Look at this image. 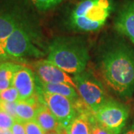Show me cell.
Instances as JSON below:
<instances>
[{"label":"cell","mask_w":134,"mask_h":134,"mask_svg":"<svg viewBox=\"0 0 134 134\" xmlns=\"http://www.w3.org/2000/svg\"><path fill=\"white\" fill-rule=\"evenodd\" d=\"M13 86L19 92V100H26L35 94V77L34 72L28 67L20 66L13 80Z\"/></svg>","instance_id":"9c48e42d"},{"label":"cell","mask_w":134,"mask_h":134,"mask_svg":"<svg viewBox=\"0 0 134 134\" xmlns=\"http://www.w3.org/2000/svg\"><path fill=\"white\" fill-rule=\"evenodd\" d=\"M102 77L117 96L129 99L134 93V48L122 42L113 43L101 55Z\"/></svg>","instance_id":"6da1fadb"},{"label":"cell","mask_w":134,"mask_h":134,"mask_svg":"<svg viewBox=\"0 0 134 134\" xmlns=\"http://www.w3.org/2000/svg\"><path fill=\"white\" fill-rule=\"evenodd\" d=\"M119 134H134V126L131 128L126 130L124 132H121Z\"/></svg>","instance_id":"d4e9b609"},{"label":"cell","mask_w":134,"mask_h":134,"mask_svg":"<svg viewBox=\"0 0 134 134\" xmlns=\"http://www.w3.org/2000/svg\"><path fill=\"white\" fill-rule=\"evenodd\" d=\"M7 57H8V54H7V53L5 52V49L0 46V58H6Z\"/></svg>","instance_id":"484cf974"},{"label":"cell","mask_w":134,"mask_h":134,"mask_svg":"<svg viewBox=\"0 0 134 134\" xmlns=\"http://www.w3.org/2000/svg\"><path fill=\"white\" fill-rule=\"evenodd\" d=\"M0 134H13L10 129H0Z\"/></svg>","instance_id":"4316f807"},{"label":"cell","mask_w":134,"mask_h":134,"mask_svg":"<svg viewBox=\"0 0 134 134\" xmlns=\"http://www.w3.org/2000/svg\"><path fill=\"white\" fill-rule=\"evenodd\" d=\"M20 65L11 62L0 64V91L13 86V80L16 72Z\"/></svg>","instance_id":"9a60e30c"},{"label":"cell","mask_w":134,"mask_h":134,"mask_svg":"<svg viewBox=\"0 0 134 134\" xmlns=\"http://www.w3.org/2000/svg\"><path fill=\"white\" fill-rule=\"evenodd\" d=\"M40 10H47L60 4L63 0H31Z\"/></svg>","instance_id":"ac0fdd59"},{"label":"cell","mask_w":134,"mask_h":134,"mask_svg":"<svg viewBox=\"0 0 134 134\" xmlns=\"http://www.w3.org/2000/svg\"><path fill=\"white\" fill-rule=\"evenodd\" d=\"M18 25L16 19L11 16H0V46L2 47Z\"/></svg>","instance_id":"2e32d148"},{"label":"cell","mask_w":134,"mask_h":134,"mask_svg":"<svg viewBox=\"0 0 134 134\" xmlns=\"http://www.w3.org/2000/svg\"><path fill=\"white\" fill-rule=\"evenodd\" d=\"M115 30L134 44V0L128 1L121 8L114 22Z\"/></svg>","instance_id":"30bf717a"},{"label":"cell","mask_w":134,"mask_h":134,"mask_svg":"<svg viewBox=\"0 0 134 134\" xmlns=\"http://www.w3.org/2000/svg\"><path fill=\"white\" fill-rule=\"evenodd\" d=\"M15 119L0 108V129H11Z\"/></svg>","instance_id":"d6986e66"},{"label":"cell","mask_w":134,"mask_h":134,"mask_svg":"<svg viewBox=\"0 0 134 134\" xmlns=\"http://www.w3.org/2000/svg\"><path fill=\"white\" fill-rule=\"evenodd\" d=\"M43 102L63 127L66 128L77 116L75 103L66 97L42 91Z\"/></svg>","instance_id":"8992f818"},{"label":"cell","mask_w":134,"mask_h":134,"mask_svg":"<svg viewBox=\"0 0 134 134\" xmlns=\"http://www.w3.org/2000/svg\"><path fill=\"white\" fill-rule=\"evenodd\" d=\"M40 85L42 86V91L55 94L66 97L72 100L74 103L78 100V93L77 92L76 89L73 86L66 83H48L40 82Z\"/></svg>","instance_id":"4fadbf2b"},{"label":"cell","mask_w":134,"mask_h":134,"mask_svg":"<svg viewBox=\"0 0 134 134\" xmlns=\"http://www.w3.org/2000/svg\"><path fill=\"white\" fill-rule=\"evenodd\" d=\"M0 100L7 102H17L19 100V92L14 86H10L5 90L0 91Z\"/></svg>","instance_id":"e0dca14e"},{"label":"cell","mask_w":134,"mask_h":134,"mask_svg":"<svg viewBox=\"0 0 134 134\" xmlns=\"http://www.w3.org/2000/svg\"><path fill=\"white\" fill-rule=\"evenodd\" d=\"M16 103L17 102H7L0 100V108L5 111L7 113H8L10 115H11L15 120H17V115L16 112Z\"/></svg>","instance_id":"44dd1931"},{"label":"cell","mask_w":134,"mask_h":134,"mask_svg":"<svg viewBox=\"0 0 134 134\" xmlns=\"http://www.w3.org/2000/svg\"><path fill=\"white\" fill-rule=\"evenodd\" d=\"M34 121L40 126L45 133L57 130L62 127L44 102L40 105L37 110Z\"/></svg>","instance_id":"8fae6325"},{"label":"cell","mask_w":134,"mask_h":134,"mask_svg":"<svg viewBox=\"0 0 134 134\" xmlns=\"http://www.w3.org/2000/svg\"><path fill=\"white\" fill-rule=\"evenodd\" d=\"M33 67L39 80L48 83H66L76 89L73 78L61 69L48 60H40L33 63Z\"/></svg>","instance_id":"ba28073f"},{"label":"cell","mask_w":134,"mask_h":134,"mask_svg":"<svg viewBox=\"0 0 134 134\" xmlns=\"http://www.w3.org/2000/svg\"><path fill=\"white\" fill-rule=\"evenodd\" d=\"M45 134H67L66 128L61 127L60 128H59L57 130H52V131H48V132H46Z\"/></svg>","instance_id":"cb8c5ba5"},{"label":"cell","mask_w":134,"mask_h":134,"mask_svg":"<svg viewBox=\"0 0 134 134\" xmlns=\"http://www.w3.org/2000/svg\"><path fill=\"white\" fill-rule=\"evenodd\" d=\"M25 127L26 134H45L44 130L34 120L25 122Z\"/></svg>","instance_id":"7402d4cb"},{"label":"cell","mask_w":134,"mask_h":134,"mask_svg":"<svg viewBox=\"0 0 134 134\" xmlns=\"http://www.w3.org/2000/svg\"><path fill=\"white\" fill-rule=\"evenodd\" d=\"M96 120L114 134H119L129 116L127 106L109 98L94 113Z\"/></svg>","instance_id":"5b68a950"},{"label":"cell","mask_w":134,"mask_h":134,"mask_svg":"<svg viewBox=\"0 0 134 134\" xmlns=\"http://www.w3.org/2000/svg\"><path fill=\"white\" fill-rule=\"evenodd\" d=\"M41 104H39L34 96L26 100H18L16 107L17 120L23 123L34 120L37 110Z\"/></svg>","instance_id":"7c38bea8"},{"label":"cell","mask_w":134,"mask_h":134,"mask_svg":"<svg viewBox=\"0 0 134 134\" xmlns=\"http://www.w3.org/2000/svg\"><path fill=\"white\" fill-rule=\"evenodd\" d=\"M92 114H79L66 128L67 134H92L90 119Z\"/></svg>","instance_id":"5bb4252c"},{"label":"cell","mask_w":134,"mask_h":134,"mask_svg":"<svg viewBox=\"0 0 134 134\" xmlns=\"http://www.w3.org/2000/svg\"><path fill=\"white\" fill-rule=\"evenodd\" d=\"M72 78L78 95L93 113L109 99L101 83L91 73L84 70L74 75Z\"/></svg>","instance_id":"277c9868"},{"label":"cell","mask_w":134,"mask_h":134,"mask_svg":"<svg viewBox=\"0 0 134 134\" xmlns=\"http://www.w3.org/2000/svg\"><path fill=\"white\" fill-rule=\"evenodd\" d=\"M92 134H114L110 130L107 129L96 120V117H92L90 119Z\"/></svg>","instance_id":"ffe728a7"},{"label":"cell","mask_w":134,"mask_h":134,"mask_svg":"<svg viewBox=\"0 0 134 134\" xmlns=\"http://www.w3.org/2000/svg\"><path fill=\"white\" fill-rule=\"evenodd\" d=\"M10 130L13 134H26L25 123L19 120H15Z\"/></svg>","instance_id":"603a6c76"},{"label":"cell","mask_w":134,"mask_h":134,"mask_svg":"<svg viewBox=\"0 0 134 134\" xmlns=\"http://www.w3.org/2000/svg\"><path fill=\"white\" fill-rule=\"evenodd\" d=\"M5 52L14 58L40 57L43 53L34 46L28 33L18 25L3 45Z\"/></svg>","instance_id":"52a82bcc"},{"label":"cell","mask_w":134,"mask_h":134,"mask_svg":"<svg viewBox=\"0 0 134 134\" xmlns=\"http://www.w3.org/2000/svg\"><path fill=\"white\" fill-rule=\"evenodd\" d=\"M115 9L113 0H78L67 18V24L80 32L101 29Z\"/></svg>","instance_id":"3957f363"},{"label":"cell","mask_w":134,"mask_h":134,"mask_svg":"<svg viewBox=\"0 0 134 134\" xmlns=\"http://www.w3.org/2000/svg\"><path fill=\"white\" fill-rule=\"evenodd\" d=\"M90 58L86 43L78 37H57L48 46L47 60L66 73L76 75L83 72Z\"/></svg>","instance_id":"7a4b0ae2"}]
</instances>
